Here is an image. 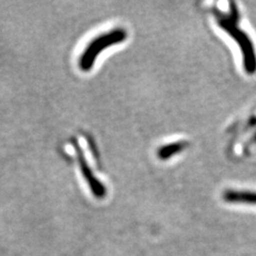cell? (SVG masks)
<instances>
[{
	"mask_svg": "<svg viewBox=\"0 0 256 256\" xmlns=\"http://www.w3.org/2000/svg\"><path fill=\"white\" fill-rule=\"evenodd\" d=\"M127 34L123 29H114L112 31L107 32L105 34H102L90 42L84 52L80 56L79 59V66L82 70L88 72L92 68L94 63L98 59L100 54L105 50L106 48L116 45L118 43L123 42L126 38Z\"/></svg>",
	"mask_w": 256,
	"mask_h": 256,
	"instance_id": "6da1fadb",
	"label": "cell"
},
{
	"mask_svg": "<svg viewBox=\"0 0 256 256\" xmlns=\"http://www.w3.org/2000/svg\"><path fill=\"white\" fill-rule=\"evenodd\" d=\"M220 26L228 32L230 36L234 38L235 41L240 45L242 52L244 57V64L246 73L253 74L256 72V54L254 46L252 44V41L250 40L249 36H248L244 31H242L240 28L237 27L236 22L233 18H220L219 20Z\"/></svg>",
	"mask_w": 256,
	"mask_h": 256,
	"instance_id": "7a4b0ae2",
	"label": "cell"
},
{
	"mask_svg": "<svg viewBox=\"0 0 256 256\" xmlns=\"http://www.w3.org/2000/svg\"><path fill=\"white\" fill-rule=\"evenodd\" d=\"M74 148H75L76 152L78 153L79 166H80V169H82V175L84 176V178L86 180L88 184H89V186H90L93 194L98 196V198H102V196L105 194V188H104V186H102V184L98 180H96L95 176L92 174L91 169L89 168V166H88L86 159H84V157L82 155V150L79 148L77 143L74 144Z\"/></svg>",
	"mask_w": 256,
	"mask_h": 256,
	"instance_id": "3957f363",
	"label": "cell"
},
{
	"mask_svg": "<svg viewBox=\"0 0 256 256\" xmlns=\"http://www.w3.org/2000/svg\"><path fill=\"white\" fill-rule=\"evenodd\" d=\"M224 200L230 203L256 204V192L228 190L224 194Z\"/></svg>",
	"mask_w": 256,
	"mask_h": 256,
	"instance_id": "277c9868",
	"label": "cell"
},
{
	"mask_svg": "<svg viewBox=\"0 0 256 256\" xmlns=\"http://www.w3.org/2000/svg\"><path fill=\"white\" fill-rule=\"evenodd\" d=\"M185 148H186L185 142H175L172 144H168L166 146H164L158 150V157L160 159L170 158L176 153H178V152H182Z\"/></svg>",
	"mask_w": 256,
	"mask_h": 256,
	"instance_id": "5b68a950",
	"label": "cell"
}]
</instances>
